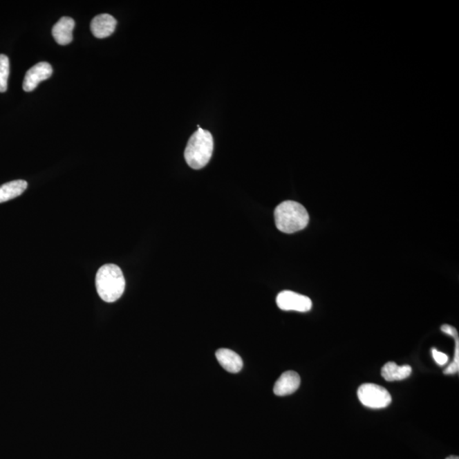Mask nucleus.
<instances>
[{"mask_svg": "<svg viewBox=\"0 0 459 459\" xmlns=\"http://www.w3.org/2000/svg\"><path fill=\"white\" fill-rule=\"evenodd\" d=\"M275 223L280 232L292 234L301 231L309 223V214L301 203L294 201H284L277 207Z\"/></svg>", "mask_w": 459, "mask_h": 459, "instance_id": "f257e3e1", "label": "nucleus"}, {"mask_svg": "<svg viewBox=\"0 0 459 459\" xmlns=\"http://www.w3.org/2000/svg\"><path fill=\"white\" fill-rule=\"evenodd\" d=\"M95 285L102 301L107 303L117 301L125 290L124 274L116 265H103L96 274Z\"/></svg>", "mask_w": 459, "mask_h": 459, "instance_id": "f03ea898", "label": "nucleus"}, {"mask_svg": "<svg viewBox=\"0 0 459 459\" xmlns=\"http://www.w3.org/2000/svg\"><path fill=\"white\" fill-rule=\"evenodd\" d=\"M214 151V139L211 133L198 128L189 139L185 159L194 169H201L209 164Z\"/></svg>", "mask_w": 459, "mask_h": 459, "instance_id": "7ed1b4c3", "label": "nucleus"}, {"mask_svg": "<svg viewBox=\"0 0 459 459\" xmlns=\"http://www.w3.org/2000/svg\"><path fill=\"white\" fill-rule=\"evenodd\" d=\"M359 401L369 409H384L391 404V395L386 388L375 384H364L358 388Z\"/></svg>", "mask_w": 459, "mask_h": 459, "instance_id": "20e7f679", "label": "nucleus"}, {"mask_svg": "<svg viewBox=\"0 0 459 459\" xmlns=\"http://www.w3.org/2000/svg\"><path fill=\"white\" fill-rule=\"evenodd\" d=\"M277 305L281 310L286 312L294 310L298 312H307L312 308V302L309 297L288 290L281 292L277 295Z\"/></svg>", "mask_w": 459, "mask_h": 459, "instance_id": "39448f33", "label": "nucleus"}, {"mask_svg": "<svg viewBox=\"0 0 459 459\" xmlns=\"http://www.w3.org/2000/svg\"><path fill=\"white\" fill-rule=\"evenodd\" d=\"M53 73V66L49 63L39 62L26 73L22 88L26 92L35 91L40 82L49 79Z\"/></svg>", "mask_w": 459, "mask_h": 459, "instance_id": "423d86ee", "label": "nucleus"}, {"mask_svg": "<svg viewBox=\"0 0 459 459\" xmlns=\"http://www.w3.org/2000/svg\"><path fill=\"white\" fill-rule=\"evenodd\" d=\"M301 377L297 373L294 371H288L283 373L277 380L274 386V394L277 397H285V395L294 393L301 386Z\"/></svg>", "mask_w": 459, "mask_h": 459, "instance_id": "0eeeda50", "label": "nucleus"}, {"mask_svg": "<svg viewBox=\"0 0 459 459\" xmlns=\"http://www.w3.org/2000/svg\"><path fill=\"white\" fill-rule=\"evenodd\" d=\"M117 27V20L109 14H101L91 21V29L95 38L104 39L112 35Z\"/></svg>", "mask_w": 459, "mask_h": 459, "instance_id": "6e6552de", "label": "nucleus"}, {"mask_svg": "<svg viewBox=\"0 0 459 459\" xmlns=\"http://www.w3.org/2000/svg\"><path fill=\"white\" fill-rule=\"evenodd\" d=\"M75 22L71 17H62L53 27V35L57 43L66 46L73 41V31Z\"/></svg>", "mask_w": 459, "mask_h": 459, "instance_id": "1a4fd4ad", "label": "nucleus"}, {"mask_svg": "<svg viewBox=\"0 0 459 459\" xmlns=\"http://www.w3.org/2000/svg\"><path fill=\"white\" fill-rule=\"evenodd\" d=\"M216 358L222 368L227 372L236 373L243 368V362L238 354L229 349H220L216 351Z\"/></svg>", "mask_w": 459, "mask_h": 459, "instance_id": "9d476101", "label": "nucleus"}, {"mask_svg": "<svg viewBox=\"0 0 459 459\" xmlns=\"http://www.w3.org/2000/svg\"><path fill=\"white\" fill-rule=\"evenodd\" d=\"M412 373V368L409 365L398 366L393 362H387L383 366L381 375L387 381H400L406 379Z\"/></svg>", "mask_w": 459, "mask_h": 459, "instance_id": "9b49d317", "label": "nucleus"}, {"mask_svg": "<svg viewBox=\"0 0 459 459\" xmlns=\"http://www.w3.org/2000/svg\"><path fill=\"white\" fill-rule=\"evenodd\" d=\"M28 187L27 181L17 180L2 185L0 187V203L19 197Z\"/></svg>", "mask_w": 459, "mask_h": 459, "instance_id": "f8f14e48", "label": "nucleus"}, {"mask_svg": "<svg viewBox=\"0 0 459 459\" xmlns=\"http://www.w3.org/2000/svg\"><path fill=\"white\" fill-rule=\"evenodd\" d=\"M9 75V58L6 55H0V93H3L7 91Z\"/></svg>", "mask_w": 459, "mask_h": 459, "instance_id": "ddd939ff", "label": "nucleus"}, {"mask_svg": "<svg viewBox=\"0 0 459 459\" xmlns=\"http://www.w3.org/2000/svg\"><path fill=\"white\" fill-rule=\"evenodd\" d=\"M454 339H455V342H456V348H455L454 359H453V362H451V364L449 366H447V368L445 369V371H444V373H445V375H455V373H457L459 371V338H458V336L455 337Z\"/></svg>", "mask_w": 459, "mask_h": 459, "instance_id": "4468645a", "label": "nucleus"}, {"mask_svg": "<svg viewBox=\"0 0 459 459\" xmlns=\"http://www.w3.org/2000/svg\"><path fill=\"white\" fill-rule=\"evenodd\" d=\"M432 355L436 364L439 366L446 365L447 362H449V357L446 354L440 353L435 348H433L432 349Z\"/></svg>", "mask_w": 459, "mask_h": 459, "instance_id": "2eb2a0df", "label": "nucleus"}, {"mask_svg": "<svg viewBox=\"0 0 459 459\" xmlns=\"http://www.w3.org/2000/svg\"><path fill=\"white\" fill-rule=\"evenodd\" d=\"M440 329H442V331L443 332H445V334L453 337V338H455V337L458 336V332L457 331V329L453 327H451V326L450 325H443L442 326V328H440Z\"/></svg>", "mask_w": 459, "mask_h": 459, "instance_id": "dca6fc26", "label": "nucleus"}, {"mask_svg": "<svg viewBox=\"0 0 459 459\" xmlns=\"http://www.w3.org/2000/svg\"><path fill=\"white\" fill-rule=\"evenodd\" d=\"M446 459H459V458L457 456H450L449 458H447Z\"/></svg>", "mask_w": 459, "mask_h": 459, "instance_id": "f3484780", "label": "nucleus"}]
</instances>
